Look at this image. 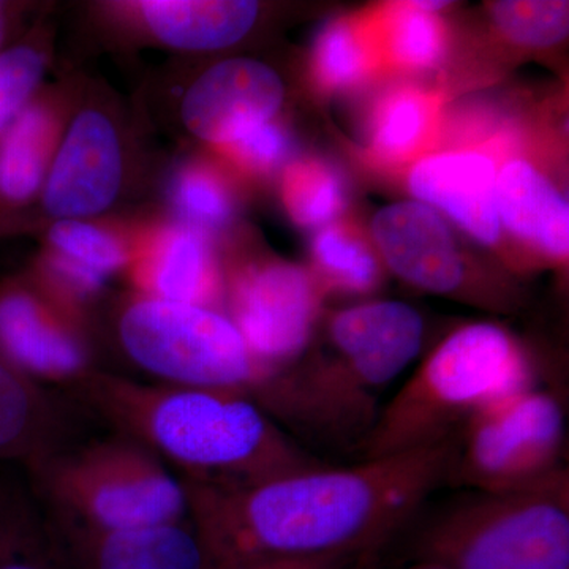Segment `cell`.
<instances>
[{
    "mask_svg": "<svg viewBox=\"0 0 569 569\" xmlns=\"http://www.w3.org/2000/svg\"><path fill=\"white\" fill-rule=\"evenodd\" d=\"M346 200V183L323 160H299L284 171V206L301 227H328L343 211Z\"/></svg>",
    "mask_w": 569,
    "mask_h": 569,
    "instance_id": "25",
    "label": "cell"
},
{
    "mask_svg": "<svg viewBox=\"0 0 569 569\" xmlns=\"http://www.w3.org/2000/svg\"><path fill=\"white\" fill-rule=\"evenodd\" d=\"M323 291L369 295L381 282V268L366 242L346 227L328 224L316 236L312 247Z\"/></svg>",
    "mask_w": 569,
    "mask_h": 569,
    "instance_id": "24",
    "label": "cell"
},
{
    "mask_svg": "<svg viewBox=\"0 0 569 569\" xmlns=\"http://www.w3.org/2000/svg\"><path fill=\"white\" fill-rule=\"evenodd\" d=\"M440 97L418 88L387 93L373 111L370 152L385 164L417 159L432 144L440 118Z\"/></svg>",
    "mask_w": 569,
    "mask_h": 569,
    "instance_id": "20",
    "label": "cell"
},
{
    "mask_svg": "<svg viewBox=\"0 0 569 569\" xmlns=\"http://www.w3.org/2000/svg\"><path fill=\"white\" fill-rule=\"evenodd\" d=\"M247 0H149L141 11L160 40L181 50H220L244 39L258 17Z\"/></svg>",
    "mask_w": 569,
    "mask_h": 569,
    "instance_id": "18",
    "label": "cell"
},
{
    "mask_svg": "<svg viewBox=\"0 0 569 569\" xmlns=\"http://www.w3.org/2000/svg\"><path fill=\"white\" fill-rule=\"evenodd\" d=\"M140 283L151 298L204 307L222 291L211 249L203 233L190 227L173 228L160 238L141 269Z\"/></svg>",
    "mask_w": 569,
    "mask_h": 569,
    "instance_id": "19",
    "label": "cell"
},
{
    "mask_svg": "<svg viewBox=\"0 0 569 569\" xmlns=\"http://www.w3.org/2000/svg\"><path fill=\"white\" fill-rule=\"evenodd\" d=\"M323 296L318 279L295 264L254 266L236 280L231 320L272 377L293 366L312 346Z\"/></svg>",
    "mask_w": 569,
    "mask_h": 569,
    "instance_id": "9",
    "label": "cell"
},
{
    "mask_svg": "<svg viewBox=\"0 0 569 569\" xmlns=\"http://www.w3.org/2000/svg\"><path fill=\"white\" fill-rule=\"evenodd\" d=\"M370 561L372 560L356 556L272 557L217 569H359Z\"/></svg>",
    "mask_w": 569,
    "mask_h": 569,
    "instance_id": "32",
    "label": "cell"
},
{
    "mask_svg": "<svg viewBox=\"0 0 569 569\" xmlns=\"http://www.w3.org/2000/svg\"><path fill=\"white\" fill-rule=\"evenodd\" d=\"M497 174L488 153L448 151L418 160L408 187L418 201L447 213L471 238L496 246L501 236Z\"/></svg>",
    "mask_w": 569,
    "mask_h": 569,
    "instance_id": "15",
    "label": "cell"
},
{
    "mask_svg": "<svg viewBox=\"0 0 569 569\" xmlns=\"http://www.w3.org/2000/svg\"><path fill=\"white\" fill-rule=\"evenodd\" d=\"M73 410L0 355V460L26 468L71 445Z\"/></svg>",
    "mask_w": 569,
    "mask_h": 569,
    "instance_id": "16",
    "label": "cell"
},
{
    "mask_svg": "<svg viewBox=\"0 0 569 569\" xmlns=\"http://www.w3.org/2000/svg\"><path fill=\"white\" fill-rule=\"evenodd\" d=\"M121 181V146L114 127L102 112L82 111L48 174L44 208L62 220L96 216L110 208Z\"/></svg>",
    "mask_w": 569,
    "mask_h": 569,
    "instance_id": "13",
    "label": "cell"
},
{
    "mask_svg": "<svg viewBox=\"0 0 569 569\" xmlns=\"http://www.w3.org/2000/svg\"><path fill=\"white\" fill-rule=\"evenodd\" d=\"M28 471L48 515L91 529H140L189 518L179 475L121 433L71 443Z\"/></svg>",
    "mask_w": 569,
    "mask_h": 569,
    "instance_id": "6",
    "label": "cell"
},
{
    "mask_svg": "<svg viewBox=\"0 0 569 569\" xmlns=\"http://www.w3.org/2000/svg\"><path fill=\"white\" fill-rule=\"evenodd\" d=\"M501 227L552 260L569 253V206L563 194L526 160H509L497 174Z\"/></svg>",
    "mask_w": 569,
    "mask_h": 569,
    "instance_id": "17",
    "label": "cell"
},
{
    "mask_svg": "<svg viewBox=\"0 0 569 569\" xmlns=\"http://www.w3.org/2000/svg\"><path fill=\"white\" fill-rule=\"evenodd\" d=\"M538 383L529 350L503 326H460L381 408L359 458H385L455 440L481 408Z\"/></svg>",
    "mask_w": 569,
    "mask_h": 569,
    "instance_id": "4",
    "label": "cell"
},
{
    "mask_svg": "<svg viewBox=\"0 0 569 569\" xmlns=\"http://www.w3.org/2000/svg\"><path fill=\"white\" fill-rule=\"evenodd\" d=\"M118 335L134 365L162 383L253 397L272 377L233 320L211 307L137 299L122 310Z\"/></svg>",
    "mask_w": 569,
    "mask_h": 569,
    "instance_id": "7",
    "label": "cell"
},
{
    "mask_svg": "<svg viewBox=\"0 0 569 569\" xmlns=\"http://www.w3.org/2000/svg\"><path fill=\"white\" fill-rule=\"evenodd\" d=\"M490 17L505 39L527 48H550L569 32V3L553 0H500Z\"/></svg>",
    "mask_w": 569,
    "mask_h": 569,
    "instance_id": "27",
    "label": "cell"
},
{
    "mask_svg": "<svg viewBox=\"0 0 569 569\" xmlns=\"http://www.w3.org/2000/svg\"><path fill=\"white\" fill-rule=\"evenodd\" d=\"M372 238L385 263L397 277L427 293L455 296L477 291L455 236L443 217L421 201H400L380 209L372 220Z\"/></svg>",
    "mask_w": 569,
    "mask_h": 569,
    "instance_id": "10",
    "label": "cell"
},
{
    "mask_svg": "<svg viewBox=\"0 0 569 569\" xmlns=\"http://www.w3.org/2000/svg\"><path fill=\"white\" fill-rule=\"evenodd\" d=\"M223 149L244 170L271 173L287 162L291 141L280 127L266 122Z\"/></svg>",
    "mask_w": 569,
    "mask_h": 569,
    "instance_id": "31",
    "label": "cell"
},
{
    "mask_svg": "<svg viewBox=\"0 0 569 569\" xmlns=\"http://www.w3.org/2000/svg\"><path fill=\"white\" fill-rule=\"evenodd\" d=\"M385 70L419 71L437 67L447 52V28L415 2L370 11Z\"/></svg>",
    "mask_w": 569,
    "mask_h": 569,
    "instance_id": "22",
    "label": "cell"
},
{
    "mask_svg": "<svg viewBox=\"0 0 569 569\" xmlns=\"http://www.w3.org/2000/svg\"><path fill=\"white\" fill-rule=\"evenodd\" d=\"M312 70L329 92L358 88L385 70L370 11L326 26L313 48Z\"/></svg>",
    "mask_w": 569,
    "mask_h": 569,
    "instance_id": "21",
    "label": "cell"
},
{
    "mask_svg": "<svg viewBox=\"0 0 569 569\" xmlns=\"http://www.w3.org/2000/svg\"><path fill=\"white\" fill-rule=\"evenodd\" d=\"M455 440L249 486L183 481L212 569L272 557L373 560L447 486Z\"/></svg>",
    "mask_w": 569,
    "mask_h": 569,
    "instance_id": "1",
    "label": "cell"
},
{
    "mask_svg": "<svg viewBox=\"0 0 569 569\" xmlns=\"http://www.w3.org/2000/svg\"><path fill=\"white\" fill-rule=\"evenodd\" d=\"M565 445L561 389H520L488 403L460 429L447 486L486 493L529 488L567 467Z\"/></svg>",
    "mask_w": 569,
    "mask_h": 569,
    "instance_id": "8",
    "label": "cell"
},
{
    "mask_svg": "<svg viewBox=\"0 0 569 569\" xmlns=\"http://www.w3.org/2000/svg\"><path fill=\"white\" fill-rule=\"evenodd\" d=\"M52 122L44 108L26 107L0 137V204H21L43 181Z\"/></svg>",
    "mask_w": 569,
    "mask_h": 569,
    "instance_id": "23",
    "label": "cell"
},
{
    "mask_svg": "<svg viewBox=\"0 0 569 569\" xmlns=\"http://www.w3.org/2000/svg\"><path fill=\"white\" fill-rule=\"evenodd\" d=\"M7 31H9V7L0 2V47L6 40Z\"/></svg>",
    "mask_w": 569,
    "mask_h": 569,
    "instance_id": "33",
    "label": "cell"
},
{
    "mask_svg": "<svg viewBox=\"0 0 569 569\" xmlns=\"http://www.w3.org/2000/svg\"><path fill=\"white\" fill-rule=\"evenodd\" d=\"M399 569H449L441 567V565L427 563V561H410V565Z\"/></svg>",
    "mask_w": 569,
    "mask_h": 569,
    "instance_id": "34",
    "label": "cell"
},
{
    "mask_svg": "<svg viewBox=\"0 0 569 569\" xmlns=\"http://www.w3.org/2000/svg\"><path fill=\"white\" fill-rule=\"evenodd\" d=\"M326 353L306 351L253 399L291 437L359 455L380 415V396L425 340L400 310L378 301L337 310L326 321Z\"/></svg>",
    "mask_w": 569,
    "mask_h": 569,
    "instance_id": "3",
    "label": "cell"
},
{
    "mask_svg": "<svg viewBox=\"0 0 569 569\" xmlns=\"http://www.w3.org/2000/svg\"><path fill=\"white\" fill-rule=\"evenodd\" d=\"M0 569H67L47 518L21 498L0 497Z\"/></svg>",
    "mask_w": 569,
    "mask_h": 569,
    "instance_id": "26",
    "label": "cell"
},
{
    "mask_svg": "<svg viewBox=\"0 0 569 569\" xmlns=\"http://www.w3.org/2000/svg\"><path fill=\"white\" fill-rule=\"evenodd\" d=\"M43 66V56L29 44L0 52V137L28 107Z\"/></svg>",
    "mask_w": 569,
    "mask_h": 569,
    "instance_id": "30",
    "label": "cell"
},
{
    "mask_svg": "<svg viewBox=\"0 0 569 569\" xmlns=\"http://www.w3.org/2000/svg\"><path fill=\"white\" fill-rule=\"evenodd\" d=\"M173 203L193 230H219L233 216V198L219 174L203 167H187L176 176Z\"/></svg>",
    "mask_w": 569,
    "mask_h": 569,
    "instance_id": "28",
    "label": "cell"
},
{
    "mask_svg": "<svg viewBox=\"0 0 569 569\" xmlns=\"http://www.w3.org/2000/svg\"><path fill=\"white\" fill-rule=\"evenodd\" d=\"M50 241L61 257L107 279L127 263L122 246L99 228L78 220H61L50 230Z\"/></svg>",
    "mask_w": 569,
    "mask_h": 569,
    "instance_id": "29",
    "label": "cell"
},
{
    "mask_svg": "<svg viewBox=\"0 0 569 569\" xmlns=\"http://www.w3.org/2000/svg\"><path fill=\"white\" fill-rule=\"evenodd\" d=\"M44 518L67 569H212L189 518L126 530Z\"/></svg>",
    "mask_w": 569,
    "mask_h": 569,
    "instance_id": "11",
    "label": "cell"
},
{
    "mask_svg": "<svg viewBox=\"0 0 569 569\" xmlns=\"http://www.w3.org/2000/svg\"><path fill=\"white\" fill-rule=\"evenodd\" d=\"M283 96V82L271 67L253 59H230L190 86L182 121L194 137L224 148L271 121Z\"/></svg>",
    "mask_w": 569,
    "mask_h": 569,
    "instance_id": "12",
    "label": "cell"
},
{
    "mask_svg": "<svg viewBox=\"0 0 569 569\" xmlns=\"http://www.w3.org/2000/svg\"><path fill=\"white\" fill-rule=\"evenodd\" d=\"M0 355L40 383L70 388L91 372L80 337L39 296L18 284L0 290Z\"/></svg>",
    "mask_w": 569,
    "mask_h": 569,
    "instance_id": "14",
    "label": "cell"
},
{
    "mask_svg": "<svg viewBox=\"0 0 569 569\" xmlns=\"http://www.w3.org/2000/svg\"><path fill=\"white\" fill-rule=\"evenodd\" d=\"M93 417L178 468L183 481L249 486L326 466L244 392L91 372L69 388Z\"/></svg>",
    "mask_w": 569,
    "mask_h": 569,
    "instance_id": "2",
    "label": "cell"
},
{
    "mask_svg": "<svg viewBox=\"0 0 569 569\" xmlns=\"http://www.w3.org/2000/svg\"><path fill=\"white\" fill-rule=\"evenodd\" d=\"M411 526L410 561L449 569H569L568 466L512 492L468 490Z\"/></svg>",
    "mask_w": 569,
    "mask_h": 569,
    "instance_id": "5",
    "label": "cell"
}]
</instances>
